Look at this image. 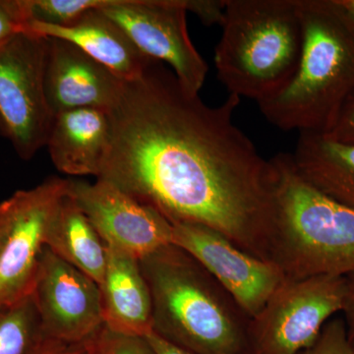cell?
Instances as JSON below:
<instances>
[{
    "label": "cell",
    "mask_w": 354,
    "mask_h": 354,
    "mask_svg": "<svg viewBox=\"0 0 354 354\" xmlns=\"http://www.w3.org/2000/svg\"><path fill=\"white\" fill-rule=\"evenodd\" d=\"M241 97L216 106L186 92L153 60L125 82L109 111L111 137L97 179L108 181L174 223L220 232L271 262L278 167L234 122Z\"/></svg>",
    "instance_id": "6da1fadb"
},
{
    "label": "cell",
    "mask_w": 354,
    "mask_h": 354,
    "mask_svg": "<svg viewBox=\"0 0 354 354\" xmlns=\"http://www.w3.org/2000/svg\"><path fill=\"white\" fill-rule=\"evenodd\" d=\"M299 60L290 81L258 102L283 131L325 134L354 93V22L337 0H298Z\"/></svg>",
    "instance_id": "7a4b0ae2"
},
{
    "label": "cell",
    "mask_w": 354,
    "mask_h": 354,
    "mask_svg": "<svg viewBox=\"0 0 354 354\" xmlns=\"http://www.w3.org/2000/svg\"><path fill=\"white\" fill-rule=\"evenodd\" d=\"M153 332L197 354H251L250 318L196 259L174 244L140 260Z\"/></svg>",
    "instance_id": "3957f363"
},
{
    "label": "cell",
    "mask_w": 354,
    "mask_h": 354,
    "mask_svg": "<svg viewBox=\"0 0 354 354\" xmlns=\"http://www.w3.org/2000/svg\"><path fill=\"white\" fill-rule=\"evenodd\" d=\"M221 27L215 64L230 95L258 104L290 81L301 53L298 0H225Z\"/></svg>",
    "instance_id": "277c9868"
},
{
    "label": "cell",
    "mask_w": 354,
    "mask_h": 354,
    "mask_svg": "<svg viewBox=\"0 0 354 354\" xmlns=\"http://www.w3.org/2000/svg\"><path fill=\"white\" fill-rule=\"evenodd\" d=\"M274 158L279 176L272 262L291 279L353 272L354 209L302 180L290 153Z\"/></svg>",
    "instance_id": "5b68a950"
},
{
    "label": "cell",
    "mask_w": 354,
    "mask_h": 354,
    "mask_svg": "<svg viewBox=\"0 0 354 354\" xmlns=\"http://www.w3.org/2000/svg\"><path fill=\"white\" fill-rule=\"evenodd\" d=\"M346 277L286 279L249 322L251 354H299L342 312Z\"/></svg>",
    "instance_id": "8992f818"
},
{
    "label": "cell",
    "mask_w": 354,
    "mask_h": 354,
    "mask_svg": "<svg viewBox=\"0 0 354 354\" xmlns=\"http://www.w3.org/2000/svg\"><path fill=\"white\" fill-rule=\"evenodd\" d=\"M48 48V38L30 32L0 46V137L25 160L46 146L55 118L44 94Z\"/></svg>",
    "instance_id": "52a82bcc"
},
{
    "label": "cell",
    "mask_w": 354,
    "mask_h": 354,
    "mask_svg": "<svg viewBox=\"0 0 354 354\" xmlns=\"http://www.w3.org/2000/svg\"><path fill=\"white\" fill-rule=\"evenodd\" d=\"M68 189L69 179L50 177L0 203V304L31 291L48 227Z\"/></svg>",
    "instance_id": "ba28073f"
},
{
    "label": "cell",
    "mask_w": 354,
    "mask_h": 354,
    "mask_svg": "<svg viewBox=\"0 0 354 354\" xmlns=\"http://www.w3.org/2000/svg\"><path fill=\"white\" fill-rule=\"evenodd\" d=\"M100 9L145 57L171 67L186 92L199 95L209 67L191 41L186 0H104Z\"/></svg>",
    "instance_id": "9c48e42d"
},
{
    "label": "cell",
    "mask_w": 354,
    "mask_h": 354,
    "mask_svg": "<svg viewBox=\"0 0 354 354\" xmlns=\"http://www.w3.org/2000/svg\"><path fill=\"white\" fill-rule=\"evenodd\" d=\"M31 293L44 337L81 344L104 326L97 283L44 246Z\"/></svg>",
    "instance_id": "30bf717a"
},
{
    "label": "cell",
    "mask_w": 354,
    "mask_h": 354,
    "mask_svg": "<svg viewBox=\"0 0 354 354\" xmlns=\"http://www.w3.org/2000/svg\"><path fill=\"white\" fill-rule=\"evenodd\" d=\"M171 244L196 259L250 320L286 279L274 263L245 252L220 232L205 225L174 223Z\"/></svg>",
    "instance_id": "8fae6325"
},
{
    "label": "cell",
    "mask_w": 354,
    "mask_h": 354,
    "mask_svg": "<svg viewBox=\"0 0 354 354\" xmlns=\"http://www.w3.org/2000/svg\"><path fill=\"white\" fill-rule=\"evenodd\" d=\"M69 195L104 244L139 260L171 244V221L108 181L69 179Z\"/></svg>",
    "instance_id": "7c38bea8"
},
{
    "label": "cell",
    "mask_w": 354,
    "mask_h": 354,
    "mask_svg": "<svg viewBox=\"0 0 354 354\" xmlns=\"http://www.w3.org/2000/svg\"><path fill=\"white\" fill-rule=\"evenodd\" d=\"M44 94L53 116L79 109L111 111L125 81L64 39L48 38Z\"/></svg>",
    "instance_id": "4fadbf2b"
},
{
    "label": "cell",
    "mask_w": 354,
    "mask_h": 354,
    "mask_svg": "<svg viewBox=\"0 0 354 354\" xmlns=\"http://www.w3.org/2000/svg\"><path fill=\"white\" fill-rule=\"evenodd\" d=\"M26 32L75 44L125 82L140 78L153 62L101 9L88 10L64 27L30 22Z\"/></svg>",
    "instance_id": "5bb4252c"
},
{
    "label": "cell",
    "mask_w": 354,
    "mask_h": 354,
    "mask_svg": "<svg viewBox=\"0 0 354 354\" xmlns=\"http://www.w3.org/2000/svg\"><path fill=\"white\" fill-rule=\"evenodd\" d=\"M106 251L99 285L104 326L118 334L145 337L153 330V305L140 260L108 244Z\"/></svg>",
    "instance_id": "9a60e30c"
},
{
    "label": "cell",
    "mask_w": 354,
    "mask_h": 354,
    "mask_svg": "<svg viewBox=\"0 0 354 354\" xmlns=\"http://www.w3.org/2000/svg\"><path fill=\"white\" fill-rule=\"evenodd\" d=\"M111 137L109 111L73 109L53 118L46 146L58 171L71 176L97 177Z\"/></svg>",
    "instance_id": "2e32d148"
},
{
    "label": "cell",
    "mask_w": 354,
    "mask_h": 354,
    "mask_svg": "<svg viewBox=\"0 0 354 354\" xmlns=\"http://www.w3.org/2000/svg\"><path fill=\"white\" fill-rule=\"evenodd\" d=\"M290 158L302 180L354 209V144L337 141L322 133H299Z\"/></svg>",
    "instance_id": "e0dca14e"
},
{
    "label": "cell",
    "mask_w": 354,
    "mask_h": 354,
    "mask_svg": "<svg viewBox=\"0 0 354 354\" xmlns=\"http://www.w3.org/2000/svg\"><path fill=\"white\" fill-rule=\"evenodd\" d=\"M46 247L97 285L106 269V251L97 230L67 193L51 221Z\"/></svg>",
    "instance_id": "ac0fdd59"
},
{
    "label": "cell",
    "mask_w": 354,
    "mask_h": 354,
    "mask_svg": "<svg viewBox=\"0 0 354 354\" xmlns=\"http://www.w3.org/2000/svg\"><path fill=\"white\" fill-rule=\"evenodd\" d=\"M46 339L31 293L0 304V354H29Z\"/></svg>",
    "instance_id": "d6986e66"
},
{
    "label": "cell",
    "mask_w": 354,
    "mask_h": 354,
    "mask_svg": "<svg viewBox=\"0 0 354 354\" xmlns=\"http://www.w3.org/2000/svg\"><path fill=\"white\" fill-rule=\"evenodd\" d=\"M30 22L58 26L71 25L84 13L99 9L102 0H26Z\"/></svg>",
    "instance_id": "ffe728a7"
},
{
    "label": "cell",
    "mask_w": 354,
    "mask_h": 354,
    "mask_svg": "<svg viewBox=\"0 0 354 354\" xmlns=\"http://www.w3.org/2000/svg\"><path fill=\"white\" fill-rule=\"evenodd\" d=\"M81 354H155L145 337L118 334L106 326L81 344Z\"/></svg>",
    "instance_id": "44dd1931"
},
{
    "label": "cell",
    "mask_w": 354,
    "mask_h": 354,
    "mask_svg": "<svg viewBox=\"0 0 354 354\" xmlns=\"http://www.w3.org/2000/svg\"><path fill=\"white\" fill-rule=\"evenodd\" d=\"M299 354H354L353 342L342 317H333L316 341Z\"/></svg>",
    "instance_id": "7402d4cb"
},
{
    "label": "cell",
    "mask_w": 354,
    "mask_h": 354,
    "mask_svg": "<svg viewBox=\"0 0 354 354\" xmlns=\"http://www.w3.org/2000/svg\"><path fill=\"white\" fill-rule=\"evenodd\" d=\"M28 24L26 0H0V46L26 32Z\"/></svg>",
    "instance_id": "603a6c76"
},
{
    "label": "cell",
    "mask_w": 354,
    "mask_h": 354,
    "mask_svg": "<svg viewBox=\"0 0 354 354\" xmlns=\"http://www.w3.org/2000/svg\"><path fill=\"white\" fill-rule=\"evenodd\" d=\"M225 0H186V10L194 13L206 26L221 25Z\"/></svg>",
    "instance_id": "cb8c5ba5"
},
{
    "label": "cell",
    "mask_w": 354,
    "mask_h": 354,
    "mask_svg": "<svg viewBox=\"0 0 354 354\" xmlns=\"http://www.w3.org/2000/svg\"><path fill=\"white\" fill-rule=\"evenodd\" d=\"M325 135L337 141L354 144V93L342 106L334 125Z\"/></svg>",
    "instance_id": "d4e9b609"
},
{
    "label": "cell",
    "mask_w": 354,
    "mask_h": 354,
    "mask_svg": "<svg viewBox=\"0 0 354 354\" xmlns=\"http://www.w3.org/2000/svg\"><path fill=\"white\" fill-rule=\"evenodd\" d=\"M346 277V293L344 298L342 313L348 337L351 341L354 339V272Z\"/></svg>",
    "instance_id": "484cf974"
},
{
    "label": "cell",
    "mask_w": 354,
    "mask_h": 354,
    "mask_svg": "<svg viewBox=\"0 0 354 354\" xmlns=\"http://www.w3.org/2000/svg\"><path fill=\"white\" fill-rule=\"evenodd\" d=\"M145 339L155 354H197L188 349L176 346L172 342L160 337L155 332H150L145 335Z\"/></svg>",
    "instance_id": "4316f807"
},
{
    "label": "cell",
    "mask_w": 354,
    "mask_h": 354,
    "mask_svg": "<svg viewBox=\"0 0 354 354\" xmlns=\"http://www.w3.org/2000/svg\"><path fill=\"white\" fill-rule=\"evenodd\" d=\"M29 354H81V344H64L46 339Z\"/></svg>",
    "instance_id": "83f0119b"
},
{
    "label": "cell",
    "mask_w": 354,
    "mask_h": 354,
    "mask_svg": "<svg viewBox=\"0 0 354 354\" xmlns=\"http://www.w3.org/2000/svg\"><path fill=\"white\" fill-rule=\"evenodd\" d=\"M337 1L354 22V0H337Z\"/></svg>",
    "instance_id": "f1b7e54d"
},
{
    "label": "cell",
    "mask_w": 354,
    "mask_h": 354,
    "mask_svg": "<svg viewBox=\"0 0 354 354\" xmlns=\"http://www.w3.org/2000/svg\"><path fill=\"white\" fill-rule=\"evenodd\" d=\"M351 342H353V348H354V339H353V341H351Z\"/></svg>",
    "instance_id": "f546056e"
}]
</instances>
